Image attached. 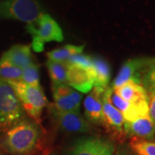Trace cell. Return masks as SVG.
<instances>
[{"instance_id":"1","label":"cell","mask_w":155,"mask_h":155,"mask_svg":"<svg viewBox=\"0 0 155 155\" xmlns=\"http://www.w3.org/2000/svg\"><path fill=\"white\" fill-rule=\"evenodd\" d=\"M41 124L24 119L11 127L0 139V149L8 155H31L41 140Z\"/></svg>"},{"instance_id":"2","label":"cell","mask_w":155,"mask_h":155,"mask_svg":"<svg viewBox=\"0 0 155 155\" xmlns=\"http://www.w3.org/2000/svg\"><path fill=\"white\" fill-rule=\"evenodd\" d=\"M6 81V80H5ZM13 89L22 109L33 121L40 123L45 107L48 104L41 85L32 86L22 81H6Z\"/></svg>"},{"instance_id":"3","label":"cell","mask_w":155,"mask_h":155,"mask_svg":"<svg viewBox=\"0 0 155 155\" xmlns=\"http://www.w3.org/2000/svg\"><path fill=\"white\" fill-rule=\"evenodd\" d=\"M25 112L13 89L0 78V133H5L25 119Z\"/></svg>"},{"instance_id":"4","label":"cell","mask_w":155,"mask_h":155,"mask_svg":"<svg viewBox=\"0 0 155 155\" xmlns=\"http://www.w3.org/2000/svg\"><path fill=\"white\" fill-rule=\"evenodd\" d=\"M27 31L32 36L31 48L36 53L44 50V46L50 41H63L62 29L55 20L48 14H41L36 21L27 25Z\"/></svg>"},{"instance_id":"5","label":"cell","mask_w":155,"mask_h":155,"mask_svg":"<svg viewBox=\"0 0 155 155\" xmlns=\"http://www.w3.org/2000/svg\"><path fill=\"white\" fill-rule=\"evenodd\" d=\"M42 14L36 0H7L0 4V17L32 23Z\"/></svg>"},{"instance_id":"6","label":"cell","mask_w":155,"mask_h":155,"mask_svg":"<svg viewBox=\"0 0 155 155\" xmlns=\"http://www.w3.org/2000/svg\"><path fill=\"white\" fill-rule=\"evenodd\" d=\"M116 149L111 140L92 135L77 140L67 149L66 155H114Z\"/></svg>"},{"instance_id":"7","label":"cell","mask_w":155,"mask_h":155,"mask_svg":"<svg viewBox=\"0 0 155 155\" xmlns=\"http://www.w3.org/2000/svg\"><path fill=\"white\" fill-rule=\"evenodd\" d=\"M49 111L56 125L63 131L68 133H88L92 130L90 122L79 111L61 112L54 110L51 106Z\"/></svg>"},{"instance_id":"8","label":"cell","mask_w":155,"mask_h":155,"mask_svg":"<svg viewBox=\"0 0 155 155\" xmlns=\"http://www.w3.org/2000/svg\"><path fill=\"white\" fill-rule=\"evenodd\" d=\"M113 91L111 86L105 89L102 96L103 104V122L102 126L105 127L109 133L115 136H122L123 134L124 118L122 114L111 104L110 95Z\"/></svg>"},{"instance_id":"9","label":"cell","mask_w":155,"mask_h":155,"mask_svg":"<svg viewBox=\"0 0 155 155\" xmlns=\"http://www.w3.org/2000/svg\"><path fill=\"white\" fill-rule=\"evenodd\" d=\"M151 59L152 58H134L126 61L120 68L111 88L116 90L129 81L140 83L143 70L148 65Z\"/></svg>"},{"instance_id":"10","label":"cell","mask_w":155,"mask_h":155,"mask_svg":"<svg viewBox=\"0 0 155 155\" xmlns=\"http://www.w3.org/2000/svg\"><path fill=\"white\" fill-rule=\"evenodd\" d=\"M123 134L131 139L154 141L155 122L150 116L140 117L134 121H124Z\"/></svg>"},{"instance_id":"11","label":"cell","mask_w":155,"mask_h":155,"mask_svg":"<svg viewBox=\"0 0 155 155\" xmlns=\"http://www.w3.org/2000/svg\"><path fill=\"white\" fill-rule=\"evenodd\" d=\"M67 84L82 93H88L94 87V79L91 68L67 64Z\"/></svg>"},{"instance_id":"12","label":"cell","mask_w":155,"mask_h":155,"mask_svg":"<svg viewBox=\"0 0 155 155\" xmlns=\"http://www.w3.org/2000/svg\"><path fill=\"white\" fill-rule=\"evenodd\" d=\"M105 89L94 86L84 103V116L86 120L96 125H102L103 122L102 96Z\"/></svg>"},{"instance_id":"13","label":"cell","mask_w":155,"mask_h":155,"mask_svg":"<svg viewBox=\"0 0 155 155\" xmlns=\"http://www.w3.org/2000/svg\"><path fill=\"white\" fill-rule=\"evenodd\" d=\"M2 60L8 61L20 69L33 63V54H31V46L29 45H15L1 57Z\"/></svg>"},{"instance_id":"14","label":"cell","mask_w":155,"mask_h":155,"mask_svg":"<svg viewBox=\"0 0 155 155\" xmlns=\"http://www.w3.org/2000/svg\"><path fill=\"white\" fill-rule=\"evenodd\" d=\"M91 71L94 79V86L99 88H107L110 81L111 71L107 61L99 56L92 57Z\"/></svg>"},{"instance_id":"15","label":"cell","mask_w":155,"mask_h":155,"mask_svg":"<svg viewBox=\"0 0 155 155\" xmlns=\"http://www.w3.org/2000/svg\"><path fill=\"white\" fill-rule=\"evenodd\" d=\"M113 91L129 104L140 100H148V94L143 86L133 81H129Z\"/></svg>"},{"instance_id":"16","label":"cell","mask_w":155,"mask_h":155,"mask_svg":"<svg viewBox=\"0 0 155 155\" xmlns=\"http://www.w3.org/2000/svg\"><path fill=\"white\" fill-rule=\"evenodd\" d=\"M82 99V95L76 91L67 97H61L54 98V104L51 107L57 111L67 112V111H79V105Z\"/></svg>"},{"instance_id":"17","label":"cell","mask_w":155,"mask_h":155,"mask_svg":"<svg viewBox=\"0 0 155 155\" xmlns=\"http://www.w3.org/2000/svg\"><path fill=\"white\" fill-rule=\"evenodd\" d=\"M84 48V45L76 46V45H66L59 48L50 51L47 54L48 61H57L66 63L71 57L82 54Z\"/></svg>"},{"instance_id":"18","label":"cell","mask_w":155,"mask_h":155,"mask_svg":"<svg viewBox=\"0 0 155 155\" xmlns=\"http://www.w3.org/2000/svg\"><path fill=\"white\" fill-rule=\"evenodd\" d=\"M124 121H134L140 117L149 116V105L148 100H140L129 104L127 110L123 114Z\"/></svg>"},{"instance_id":"19","label":"cell","mask_w":155,"mask_h":155,"mask_svg":"<svg viewBox=\"0 0 155 155\" xmlns=\"http://www.w3.org/2000/svg\"><path fill=\"white\" fill-rule=\"evenodd\" d=\"M46 67L49 73L50 78L53 84L67 83V63L48 61L46 63Z\"/></svg>"},{"instance_id":"20","label":"cell","mask_w":155,"mask_h":155,"mask_svg":"<svg viewBox=\"0 0 155 155\" xmlns=\"http://www.w3.org/2000/svg\"><path fill=\"white\" fill-rule=\"evenodd\" d=\"M147 94L155 91V58H152L148 65L145 67L140 78V83Z\"/></svg>"},{"instance_id":"21","label":"cell","mask_w":155,"mask_h":155,"mask_svg":"<svg viewBox=\"0 0 155 155\" xmlns=\"http://www.w3.org/2000/svg\"><path fill=\"white\" fill-rule=\"evenodd\" d=\"M22 69L0 59V78L6 81H20Z\"/></svg>"},{"instance_id":"22","label":"cell","mask_w":155,"mask_h":155,"mask_svg":"<svg viewBox=\"0 0 155 155\" xmlns=\"http://www.w3.org/2000/svg\"><path fill=\"white\" fill-rule=\"evenodd\" d=\"M129 147L137 155H155V141L132 139Z\"/></svg>"},{"instance_id":"23","label":"cell","mask_w":155,"mask_h":155,"mask_svg":"<svg viewBox=\"0 0 155 155\" xmlns=\"http://www.w3.org/2000/svg\"><path fill=\"white\" fill-rule=\"evenodd\" d=\"M20 81L32 86L40 85V71L38 65L33 62L29 66L22 69Z\"/></svg>"},{"instance_id":"24","label":"cell","mask_w":155,"mask_h":155,"mask_svg":"<svg viewBox=\"0 0 155 155\" xmlns=\"http://www.w3.org/2000/svg\"><path fill=\"white\" fill-rule=\"evenodd\" d=\"M51 89H52V93H53L54 98L69 96V95L72 94V91H74V89H72L67 83H52V84H51Z\"/></svg>"},{"instance_id":"25","label":"cell","mask_w":155,"mask_h":155,"mask_svg":"<svg viewBox=\"0 0 155 155\" xmlns=\"http://www.w3.org/2000/svg\"><path fill=\"white\" fill-rule=\"evenodd\" d=\"M66 63L72 64V65H77V66L84 67V68H91V63H92V57L86 55V54H78L71 57Z\"/></svg>"},{"instance_id":"26","label":"cell","mask_w":155,"mask_h":155,"mask_svg":"<svg viewBox=\"0 0 155 155\" xmlns=\"http://www.w3.org/2000/svg\"><path fill=\"white\" fill-rule=\"evenodd\" d=\"M110 101L113 106L116 108L122 114H123L125 111L127 110L128 106H129V103H127V101L122 99V97L116 94L114 91H112L110 95Z\"/></svg>"},{"instance_id":"27","label":"cell","mask_w":155,"mask_h":155,"mask_svg":"<svg viewBox=\"0 0 155 155\" xmlns=\"http://www.w3.org/2000/svg\"><path fill=\"white\" fill-rule=\"evenodd\" d=\"M148 105H149V116L155 122V91L148 94Z\"/></svg>"},{"instance_id":"28","label":"cell","mask_w":155,"mask_h":155,"mask_svg":"<svg viewBox=\"0 0 155 155\" xmlns=\"http://www.w3.org/2000/svg\"><path fill=\"white\" fill-rule=\"evenodd\" d=\"M114 155H137L133 152V150L128 146H120L116 149V153Z\"/></svg>"},{"instance_id":"29","label":"cell","mask_w":155,"mask_h":155,"mask_svg":"<svg viewBox=\"0 0 155 155\" xmlns=\"http://www.w3.org/2000/svg\"><path fill=\"white\" fill-rule=\"evenodd\" d=\"M40 155H54V153H53L51 150L47 149V150H45L44 152H42V153H41Z\"/></svg>"},{"instance_id":"30","label":"cell","mask_w":155,"mask_h":155,"mask_svg":"<svg viewBox=\"0 0 155 155\" xmlns=\"http://www.w3.org/2000/svg\"><path fill=\"white\" fill-rule=\"evenodd\" d=\"M0 155H8V154H7L6 153H5V152H4L3 150L0 149Z\"/></svg>"}]
</instances>
